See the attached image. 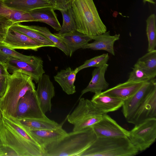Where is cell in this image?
Returning a JSON list of instances; mask_svg holds the SVG:
<instances>
[{"label": "cell", "mask_w": 156, "mask_h": 156, "mask_svg": "<svg viewBox=\"0 0 156 156\" xmlns=\"http://www.w3.org/2000/svg\"><path fill=\"white\" fill-rule=\"evenodd\" d=\"M97 138L92 127L72 131L44 147L43 156H81Z\"/></svg>", "instance_id": "6da1fadb"}, {"label": "cell", "mask_w": 156, "mask_h": 156, "mask_svg": "<svg viewBox=\"0 0 156 156\" xmlns=\"http://www.w3.org/2000/svg\"><path fill=\"white\" fill-rule=\"evenodd\" d=\"M71 8L76 30L89 36L107 31L93 0H73Z\"/></svg>", "instance_id": "7a4b0ae2"}, {"label": "cell", "mask_w": 156, "mask_h": 156, "mask_svg": "<svg viewBox=\"0 0 156 156\" xmlns=\"http://www.w3.org/2000/svg\"><path fill=\"white\" fill-rule=\"evenodd\" d=\"M32 78L17 70L7 77L5 92L0 99V111L7 116L16 117L17 107L20 99L29 90H35Z\"/></svg>", "instance_id": "3957f363"}, {"label": "cell", "mask_w": 156, "mask_h": 156, "mask_svg": "<svg viewBox=\"0 0 156 156\" xmlns=\"http://www.w3.org/2000/svg\"><path fill=\"white\" fill-rule=\"evenodd\" d=\"M0 140L4 156H43L39 145L22 136L8 125L2 116L0 119Z\"/></svg>", "instance_id": "277c9868"}, {"label": "cell", "mask_w": 156, "mask_h": 156, "mask_svg": "<svg viewBox=\"0 0 156 156\" xmlns=\"http://www.w3.org/2000/svg\"><path fill=\"white\" fill-rule=\"evenodd\" d=\"M138 151L127 137H98L81 156H133Z\"/></svg>", "instance_id": "5b68a950"}, {"label": "cell", "mask_w": 156, "mask_h": 156, "mask_svg": "<svg viewBox=\"0 0 156 156\" xmlns=\"http://www.w3.org/2000/svg\"><path fill=\"white\" fill-rule=\"evenodd\" d=\"M103 114L91 100L81 97L67 119L73 125V131H77L91 127L102 119Z\"/></svg>", "instance_id": "8992f818"}, {"label": "cell", "mask_w": 156, "mask_h": 156, "mask_svg": "<svg viewBox=\"0 0 156 156\" xmlns=\"http://www.w3.org/2000/svg\"><path fill=\"white\" fill-rule=\"evenodd\" d=\"M128 138L138 151L145 150L155 141L156 119L147 120L129 131Z\"/></svg>", "instance_id": "52a82bcc"}, {"label": "cell", "mask_w": 156, "mask_h": 156, "mask_svg": "<svg viewBox=\"0 0 156 156\" xmlns=\"http://www.w3.org/2000/svg\"><path fill=\"white\" fill-rule=\"evenodd\" d=\"M1 61L5 63L9 72L13 73L19 70L30 76L37 83L45 72L43 68V61L41 58L32 62L22 61L15 58L7 57Z\"/></svg>", "instance_id": "ba28073f"}, {"label": "cell", "mask_w": 156, "mask_h": 156, "mask_svg": "<svg viewBox=\"0 0 156 156\" xmlns=\"http://www.w3.org/2000/svg\"><path fill=\"white\" fill-rule=\"evenodd\" d=\"M47 117L41 108L36 90L27 91L20 99L17 107L16 118Z\"/></svg>", "instance_id": "9c48e42d"}, {"label": "cell", "mask_w": 156, "mask_h": 156, "mask_svg": "<svg viewBox=\"0 0 156 156\" xmlns=\"http://www.w3.org/2000/svg\"><path fill=\"white\" fill-rule=\"evenodd\" d=\"M156 84L155 78L145 82L134 94L124 101L122 111L128 122L132 119L153 86Z\"/></svg>", "instance_id": "30bf717a"}, {"label": "cell", "mask_w": 156, "mask_h": 156, "mask_svg": "<svg viewBox=\"0 0 156 156\" xmlns=\"http://www.w3.org/2000/svg\"><path fill=\"white\" fill-rule=\"evenodd\" d=\"M97 137H128L129 131L119 125L107 114L103 115L102 119L91 126Z\"/></svg>", "instance_id": "8fae6325"}, {"label": "cell", "mask_w": 156, "mask_h": 156, "mask_svg": "<svg viewBox=\"0 0 156 156\" xmlns=\"http://www.w3.org/2000/svg\"><path fill=\"white\" fill-rule=\"evenodd\" d=\"M2 44L11 49L31 50L37 51L47 47L43 44L10 28Z\"/></svg>", "instance_id": "7c38bea8"}, {"label": "cell", "mask_w": 156, "mask_h": 156, "mask_svg": "<svg viewBox=\"0 0 156 156\" xmlns=\"http://www.w3.org/2000/svg\"><path fill=\"white\" fill-rule=\"evenodd\" d=\"M153 119H156V84L153 86L129 122L136 125Z\"/></svg>", "instance_id": "4fadbf2b"}, {"label": "cell", "mask_w": 156, "mask_h": 156, "mask_svg": "<svg viewBox=\"0 0 156 156\" xmlns=\"http://www.w3.org/2000/svg\"><path fill=\"white\" fill-rule=\"evenodd\" d=\"M37 83V96L41 108L45 114L51 111V100L55 94V87L49 76L46 74L42 76Z\"/></svg>", "instance_id": "5bb4252c"}, {"label": "cell", "mask_w": 156, "mask_h": 156, "mask_svg": "<svg viewBox=\"0 0 156 156\" xmlns=\"http://www.w3.org/2000/svg\"><path fill=\"white\" fill-rule=\"evenodd\" d=\"M94 41L87 43L83 46L82 48L90 49L94 50H104L115 55L114 46L115 42L120 38V35L116 34L114 35L110 34V31H106L101 34L90 36Z\"/></svg>", "instance_id": "9a60e30c"}, {"label": "cell", "mask_w": 156, "mask_h": 156, "mask_svg": "<svg viewBox=\"0 0 156 156\" xmlns=\"http://www.w3.org/2000/svg\"><path fill=\"white\" fill-rule=\"evenodd\" d=\"M108 66V65L107 63L94 70L91 80L87 86L82 90L79 98L87 92H90L94 94H98L108 88L109 84L105 78V74Z\"/></svg>", "instance_id": "2e32d148"}, {"label": "cell", "mask_w": 156, "mask_h": 156, "mask_svg": "<svg viewBox=\"0 0 156 156\" xmlns=\"http://www.w3.org/2000/svg\"><path fill=\"white\" fill-rule=\"evenodd\" d=\"M54 34L62 41L66 45L71 57L76 50L92 40L90 36L84 35L74 30L69 32L62 34Z\"/></svg>", "instance_id": "e0dca14e"}, {"label": "cell", "mask_w": 156, "mask_h": 156, "mask_svg": "<svg viewBox=\"0 0 156 156\" xmlns=\"http://www.w3.org/2000/svg\"><path fill=\"white\" fill-rule=\"evenodd\" d=\"M144 82H134L127 81L107 89L101 93L125 101L134 94Z\"/></svg>", "instance_id": "ac0fdd59"}, {"label": "cell", "mask_w": 156, "mask_h": 156, "mask_svg": "<svg viewBox=\"0 0 156 156\" xmlns=\"http://www.w3.org/2000/svg\"><path fill=\"white\" fill-rule=\"evenodd\" d=\"M101 93L94 94L91 100L103 114L116 111L122 106L124 101L122 100Z\"/></svg>", "instance_id": "d6986e66"}, {"label": "cell", "mask_w": 156, "mask_h": 156, "mask_svg": "<svg viewBox=\"0 0 156 156\" xmlns=\"http://www.w3.org/2000/svg\"><path fill=\"white\" fill-rule=\"evenodd\" d=\"M30 131L38 144L42 149L47 145L61 139L67 133L62 128V125L57 128L53 129Z\"/></svg>", "instance_id": "ffe728a7"}, {"label": "cell", "mask_w": 156, "mask_h": 156, "mask_svg": "<svg viewBox=\"0 0 156 156\" xmlns=\"http://www.w3.org/2000/svg\"><path fill=\"white\" fill-rule=\"evenodd\" d=\"M7 6L18 10L26 12L44 7L54 8L49 0H4Z\"/></svg>", "instance_id": "44dd1931"}, {"label": "cell", "mask_w": 156, "mask_h": 156, "mask_svg": "<svg viewBox=\"0 0 156 156\" xmlns=\"http://www.w3.org/2000/svg\"><path fill=\"white\" fill-rule=\"evenodd\" d=\"M35 20L45 23L59 31L61 28L54 9L51 7L41 8L28 12Z\"/></svg>", "instance_id": "7402d4cb"}, {"label": "cell", "mask_w": 156, "mask_h": 156, "mask_svg": "<svg viewBox=\"0 0 156 156\" xmlns=\"http://www.w3.org/2000/svg\"><path fill=\"white\" fill-rule=\"evenodd\" d=\"M77 73L69 67L61 70L54 76L55 80L60 86L63 90L68 95L76 92L74 83Z\"/></svg>", "instance_id": "603a6c76"}, {"label": "cell", "mask_w": 156, "mask_h": 156, "mask_svg": "<svg viewBox=\"0 0 156 156\" xmlns=\"http://www.w3.org/2000/svg\"><path fill=\"white\" fill-rule=\"evenodd\" d=\"M30 130L53 129L62 125L48 117L44 118H16Z\"/></svg>", "instance_id": "cb8c5ba5"}, {"label": "cell", "mask_w": 156, "mask_h": 156, "mask_svg": "<svg viewBox=\"0 0 156 156\" xmlns=\"http://www.w3.org/2000/svg\"><path fill=\"white\" fill-rule=\"evenodd\" d=\"M0 15L11 20L15 23L35 22L28 12L18 10L10 8L4 3L3 0H0Z\"/></svg>", "instance_id": "d4e9b609"}, {"label": "cell", "mask_w": 156, "mask_h": 156, "mask_svg": "<svg viewBox=\"0 0 156 156\" xmlns=\"http://www.w3.org/2000/svg\"><path fill=\"white\" fill-rule=\"evenodd\" d=\"M151 79L156 76V50L148 52L138 59L135 63Z\"/></svg>", "instance_id": "484cf974"}, {"label": "cell", "mask_w": 156, "mask_h": 156, "mask_svg": "<svg viewBox=\"0 0 156 156\" xmlns=\"http://www.w3.org/2000/svg\"><path fill=\"white\" fill-rule=\"evenodd\" d=\"M25 26L26 27L44 36L53 43L56 48L62 51L66 55H69V51L64 43L57 36L52 33L48 28L46 27L36 25Z\"/></svg>", "instance_id": "4316f807"}, {"label": "cell", "mask_w": 156, "mask_h": 156, "mask_svg": "<svg viewBox=\"0 0 156 156\" xmlns=\"http://www.w3.org/2000/svg\"><path fill=\"white\" fill-rule=\"evenodd\" d=\"M10 28L43 44L47 47H56L53 43L44 36L26 27L25 25L21 24L20 23H14Z\"/></svg>", "instance_id": "83f0119b"}, {"label": "cell", "mask_w": 156, "mask_h": 156, "mask_svg": "<svg viewBox=\"0 0 156 156\" xmlns=\"http://www.w3.org/2000/svg\"><path fill=\"white\" fill-rule=\"evenodd\" d=\"M156 16L153 14L151 15L146 20V31L148 42V52L156 49Z\"/></svg>", "instance_id": "f1b7e54d"}, {"label": "cell", "mask_w": 156, "mask_h": 156, "mask_svg": "<svg viewBox=\"0 0 156 156\" xmlns=\"http://www.w3.org/2000/svg\"><path fill=\"white\" fill-rule=\"evenodd\" d=\"M10 57L23 61L32 62L38 60L40 57L35 56H28L21 54L2 45H0V61L5 58Z\"/></svg>", "instance_id": "f546056e"}, {"label": "cell", "mask_w": 156, "mask_h": 156, "mask_svg": "<svg viewBox=\"0 0 156 156\" xmlns=\"http://www.w3.org/2000/svg\"><path fill=\"white\" fill-rule=\"evenodd\" d=\"M60 12L62 17L63 22L61 29L57 34H66L76 30V27L71 7L66 10L61 11Z\"/></svg>", "instance_id": "4dcf8cb0"}, {"label": "cell", "mask_w": 156, "mask_h": 156, "mask_svg": "<svg viewBox=\"0 0 156 156\" xmlns=\"http://www.w3.org/2000/svg\"><path fill=\"white\" fill-rule=\"evenodd\" d=\"M109 59L108 53H104L86 60L82 65L75 69L78 73L83 69L90 67H100L107 64Z\"/></svg>", "instance_id": "1f68e13d"}, {"label": "cell", "mask_w": 156, "mask_h": 156, "mask_svg": "<svg viewBox=\"0 0 156 156\" xmlns=\"http://www.w3.org/2000/svg\"><path fill=\"white\" fill-rule=\"evenodd\" d=\"M151 80L144 71L135 64L127 80L134 82H144Z\"/></svg>", "instance_id": "d6a6232c"}, {"label": "cell", "mask_w": 156, "mask_h": 156, "mask_svg": "<svg viewBox=\"0 0 156 156\" xmlns=\"http://www.w3.org/2000/svg\"><path fill=\"white\" fill-rule=\"evenodd\" d=\"M14 23L11 20L0 15V45L2 44L9 29Z\"/></svg>", "instance_id": "836d02e7"}, {"label": "cell", "mask_w": 156, "mask_h": 156, "mask_svg": "<svg viewBox=\"0 0 156 156\" xmlns=\"http://www.w3.org/2000/svg\"><path fill=\"white\" fill-rule=\"evenodd\" d=\"M53 5V9L59 11L66 10L71 7L73 0H49Z\"/></svg>", "instance_id": "e575fe53"}, {"label": "cell", "mask_w": 156, "mask_h": 156, "mask_svg": "<svg viewBox=\"0 0 156 156\" xmlns=\"http://www.w3.org/2000/svg\"><path fill=\"white\" fill-rule=\"evenodd\" d=\"M8 77L0 76V99L3 96L6 90Z\"/></svg>", "instance_id": "d590c367"}, {"label": "cell", "mask_w": 156, "mask_h": 156, "mask_svg": "<svg viewBox=\"0 0 156 156\" xmlns=\"http://www.w3.org/2000/svg\"><path fill=\"white\" fill-rule=\"evenodd\" d=\"M9 75L6 64L0 61V76L7 77Z\"/></svg>", "instance_id": "8d00e7d4"}, {"label": "cell", "mask_w": 156, "mask_h": 156, "mask_svg": "<svg viewBox=\"0 0 156 156\" xmlns=\"http://www.w3.org/2000/svg\"><path fill=\"white\" fill-rule=\"evenodd\" d=\"M0 156H4V153L2 150V145L0 140Z\"/></svg>", "instance_id": "74e56055"}, {"label": "cell", "mask_w": 156, "mask_h": 156, "mask_svg": "<svg viewBox=\"0 0 156 156\" xmlns=\"http://www.w3.org/2000/svg\"><path fill=\"white\" fill-rule=\"evenodd\" d=\"M142 1L144 3H145L146 2H148L153 4H155V2L153 0H142Z\"/></svg>", "instance_id": "f35d334b"}, {"label": "cell", "mask_w": 156, "mask_h": 156, "mask_svg": "<svg viewBox=\"0 0 156 156\" xmlns=\"http://www.w3.org/2000/svg\"><path fill=\"white\" fill-rule=\"evenodd\" d=\"M1 115V112H0V115Z\"/></svg>", "instance_id": "ab89813d"}, {"label": "cell", "mask_w": 156, "mask_h": 156, "mask_svg": "<svg viewBox=\"0 0 156 156\" xmlns=\"http://www.w3.org/2000/svg\"><path fill=\"white\" fill-rule=\"evenodd\" d=\"M1 116H2V114H1V115H0V118L1 117Z\"/></svg>", "instance_id": "60d3db41"}, {"label": "cell", "mask_w": 156, "mask_h": 156, "mask_svg": "<svg viewBox=\"0 0 156 156\" xmlns=\"http://www.w3.org/2000/svg\"><path fill=\"white\" fill-rule=\"evenodd\" d=\"M1 118H0V119Z\"/></svg>", "instance_id": "b9f144b4"}, {"label": "cell", "mask_w": 156, "mask_h": 156, "mask_svg": "<svg viewBox=\"0 0 156 156\" xmlns=\"http://www.w3.org/2000/svg\"></svg>", "instance_id": "7bdbcfd3"}]
</instances>
